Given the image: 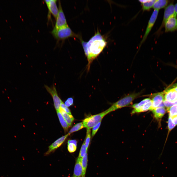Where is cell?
Masks as SVG:
<instances>
[{
  "instance_id": "cell-9",
  "label": "cell",
  "mask_w": 177,
  "mask_h": 177,
  "mask_svg": "<svg viewBox=\"0 0 177 177\" xmlns=\"http://www.w3.org/2000/svg\"><path fill=\"white\" fill-rule=\"evenodd\" d=\"M164 92L151 94L149 95L150 98L152 102V110L159 107L164 100ZM151 110V111H152Z\"/></svg>"
},
{
  "instance_id": "cell-33",
  "label": "cell",
  "mask_w": 177,
  "mask_h": 177,
  "mask_svg": "<svg viewBox=\"0 0 177 177\" xmlns=\"http://www.w3.org/2000/svg\"><path fill=\"white\" fill-rule=\"evenodd\" d=\"M173 122L176 125H177V116L172 118Z\"/></svg>"
},
{
  "instance_id": "cell-31",
  "label": "cell",
  "mask_w": 177,
  "mask_h": 177,
  "mask_svg": "<svg viewBox=\"0 0 177 177\" xmlns=\"http://www.w3.org/2000/svg\"><path fill=\"white\" fill-rule=\"evenodd\" d=\"M60 108L65 112L70 115H72L68 107L66 106L62 102L60 105Z\"/></svg>"
},
{
  "instance_id": "cell-10",
  "label": "cell",
  "mask_w": 177,
  "mask_h": 177,
  "mask_svg": "<svg viewBox=\"0 0 177 177\" xmlns=\"http://www.w3.org/2000/svg\"><path fill=\"white\" fill-rule=\"evenodd\" d=\"M69 135L67 133L57 139L48 147V150L44 154V156H48L54 152L63 143Z\"/></svg>"
},
{
  "instance_id": "cell-23",
  "label": "cell",
  "mask_w": 177,
  "mask_h": 177,
  "mask_svg": "<svg viewBox=\"0 0 177 177\" xmlns=\"http://www.w3.org/2000/svg\"><path fill=\"white\" fill-rule=\"evenodd\" d=\"M151 100L149 98L145 99L138 103L134 104L131 106L133 109H138L142 106L144 104Z\"/></svg>"
},
{
  "instance_id": "cell-2",
  "label": "cell",
  "mask_w": 177,
  "mask_h": 177,
  "mask_svg": "<svg viewBox=\"0 0 177 177\" xmlns=\"http://www.w3.org/2000/svg\"><path fill=\"white\" fill-rule=\"evenodd\" d=\"M51 33L58 41H63L70 37H75L79 39L81 37L74 32L68 25L58 29L53 28Z\"/></svg>"
},
{
  "instance_id": "cell-29",
  "label": "cell",
  "mask_w": 177,
  "mask_h": 177,
  "mask_svg": "<svg viewBox=\"0 0 177 177\" xmlns=\"http://www.w3.org/2000/svg\"><path fill=\"white\" fill-rule=\"evenodd\" d=\"M176 125L173 122L172 118L169 116L168 121V128L169 132H170Z\"/></svg>"
},
{
  "instance_id": "cell-26",
  "label": "cell",
  "mask_w": 177,
  "mask_h": 177,
  "mask_svg": "<svg viewBox=\"0 0 177 177\" xmlns=\"http://www.w3.org/2000/svg\"><path fill=\"white\" fill-rule=\"evenodd\" d=\"M90 129H87L86 136L84 142L86 146V149L87 151H88V148L90 143Z\"/></svg>"
},
{
  "instance_id": "cell-16",
  "label": "cell",
  "mask_w": 177,
  "mask_h": 177,
  "mask_svg": "<svg viewBox=\"0 0 177 177\" xmlns=\"http://www.w3.org/2000/svg\"><path fill=\"white\" fill-rule=\"evenodd\" d=\"M172 1L168 0H156L153 7L154 10H159L166 7Z\"/></svg>"
},
{
  "instance_id": "cell-8",
  "label": "cell",
  "mask_w": 177,
  "mask_h": 177,
  "mask_svg": "<svg viewBox=\"0 0 177 177\" xmlns=\"http://www.w3.org/2000/svg\"><path fill=\"white\" fill-rule=\"evenodd\" d=\"M58 4L59 12L53 28L55 29H58L68 25L60 0L59 1Z\"/></svg>"
},
{
  "instance_id": "cell-35",
  "label": "cell",
  "mask_w": 177,
  "mask_h": 177,
  "mask_svg": "<svg viewBox=\"0 0 177 177\" xmlns=\"http://www.w3.org/2000/svg\"><path fill=\"white\" fill-rule=\"evenodd\" d=\"M174 8L175 13L177 15V3L174 5Z\"/></svg>"
},
{
  "instance_id": "cell-11",
  "label": "cell",
  "mask_w": 177,
  "mask_h": 177,
  "mask_svg": "<svg viewBox=\"0 0 177 177\" xmlns=\"http://www.w3.org/2000/svg\"><path fill=\"white\" fill-rule=\"evenodd\" d=\"M165 32L177 31V15L173 16L166 21L164 24Z\"/></svg>"
},
{
  "instance_id": "cell-22",
  "label": "cell",
  "mask_w": 177,
  "mask_h": 177,
  "mask_svg": "<svg viewBox=\"0 0 177 177\" xmlns=\"http://www.w3.org/2000/svg\"><path fill=\"white\" fill-rule=\"evenodd\" d=\"M88 162L87 151L82 158V165L83 169L82 177H85Z\"/></svg>"
},
{
  "instance_id": "cell-37",
  "label": "cell",
  "mask_w": 177,
  "mask_h": 177,
  "mask_svg": "<svg viewBox=\"0 0 177 177\" xmlns=\"http://www.w3.org/2000/svg\"></svg>"
},
{
  "instance_id": "cell-36",
  "label": "cell",
  "mask_w": 177,
  "mask_h": 177,
  "mask_svg": "<svg viewBox=\"0 0 177 177\" xmlns=\"http://www.w3.org/2000/svg\"><path fill=\"white\" fill-rule=\"evenodd\" d=\"M173 89L175 90L177 92V87Z\"/></svg>"
},
{
  "instance_id": "cell-24",
  "label": "cell",
  "mask_w": 177,
  "mask_h": 177,
  "mask_svg": "<svg viewBox=\"0 0 177 177\" xmlns=\"http://www.w3.org/2000/svg\"><path fill=\"white\" fill-rule=\"evenodd\" d=\"M84 127L83 122L78 123L74 125L68 133L69 135L72 133L79 130Z\"/></svg>"
},
{
  "instance_id": "cell-27",
  "label": "cell",
  "mask_w": 177,
  "mask_h": 177,
  "mask_svg": "<svg viewBox=\"0 0 177 177\" xmlns=\"http://www.w3.org/2000/svg\"><path fill=\"white\" fill-rule=\"evenodd\" d=\"M87 151H88L86 150L84 141L81 147L78 157L80 158H82L86 152Z\"/></svg>"
},
{
  "instance_id": "cell-6",
  "label": "cell",
  "mask_w": 177,
  "mask_h": 177,
  "mask_svg": "<svg viewBox=\"0 0 177 177\" xmlns=\"http://www.w3.org/2000/svg\"><path fill=\"white\" fill-rule=\"evenodd\" d=\"M159 10H154L148 22L146 30L141 41L139 45V48L145 41L148 36L153 27L157 19Z\"/></svg>"
},
{
  "instance_id": "cell-25",
  "label": "cell",
  "mask_w": 177,
  "mask_h": 177,
  "mask_svg": "<svg viewBox=\"0 0 177 177\" xmlns=\"http://www.w3.org/2000/svg\"><path fill=\"white\" fill-rule=\"evenodd\" d=\"M169 113V116L172 118L177 116V104L173 105L167 109Z\"/></svg>"
},
{
  "instance_id": "cell-1",
  "label": "cell",
  "mask_w": 177,
  "mask_h": 177,
  "mask_svg": "<svg viewBox=\"0 0 177 177\" xmlns=\"http://www.w3.org/2000/svg\"><path fill=\"white\" fill-rule=\"evenodd\" d=\"M79 40L88 60L89 69L91 63L102 51L107 42L98 30L88 42L84 41L81 37Z\"/></svg>"
},
{
  "instance_id": "cell-19",
  "label": "cell",
  "mask_w": 177,
  "mask_h": 177,
  "mask_svg": "<svg viewBox=\"0 0 177 177\" xmlns=\"http://www.w3.org/2000/svg\"><path fill=\"white\" fill-rule=\"evenodd\" d=\"M59 111L68 125L69 126H71L74 119L73 116L72 115L68 114L65 112L60 108Z\"/></svg>"
},
{
  "instance_id": "cell-5",
  "label": "cell",
  "mask_w": 177,
  "mask_h": 177,
  "mask_svg": "<svg viewBox=\"0 0 177 177\" xmlns=\"http://www.w3.org/2000/svg\"><path fill=\"white\" fill-rule=\"evenodd\" d=\"M44 87L52 98L54 106L56 112L59 111L62 101L58 96L55 86L53 84L50 87L46 85H44Z\"/></svg>"
},
{
  "instance_id": "cell-32",
  "label": "cell",
  "mask_w": 177,
  "mask_h": 177,
  "mask_svg": "<svg viewBox=\"0 0 177 177\" xmlns=\"http://www.w3.org/2000/svg\"><path fill=\"white\" fill-rule=\"evenodd\" d=\"M66 100L68 101L71 105L73 104V98L71 97L69 98H68Z\"/></svg>"
},
{
  "instance_id": "cell-28",
  "label": "cell",
  "mask_w": 177,
  "mask_h": 177,
  "mask_svg": "<svg viewBox=\"0 0 177 177\" xmlns=\"http://www.w3.org/2000/svg\"><path fill=\"white\" fill-rule=\"evenodd\" d=\"M163 102L164 105L165 106L167 109L174 105L177 104V100L173 102H170L164 100Z\"/></svg>"
},
{
  "instance_id": "cell-21",
  "label": "cell",
  "mask_w": 177,
  "mask_h": 177,
  "mask_svg": "<svg viewBox=\"0 0 177 177\" xmlns=\"http://www.w3.org/2000/svg\"><path fill=\"white\" fill-rule=\"evenodd\" d=\"M58 116L61 126L65 131L68 130L69 125L63 117L61 114L59 110L57 111Z\"/></svg>"
},
{
  "instance_id": "cell-7",
  "label": "cell",
  "mask_w": 177,
  "mask_h": 177,
  "mask_svg": "<svg viewBox=\"0 0 177 177\" xmlns=\"http://www.w3.org/2000/svg\"><path fill=\"white\" fill-rule=\"evenodd\" d=\"M173 4V0L165 8L163 19L161 26L157 32V33H159L162 29L164 27L165 22L168 19L173 16L177 15L175 12Z\"/></svg>"
},
{
  "instance_id": "cell-3",
  "label": "cell",
  "mask_w": 177,
  "mask_h": 177,
  "mask_svg": "<svg viewBox=\"0 0 177 177\" xmlns=\"http://www.w3.org/2000/svg\"><path fill=\"white\" fill-rule=\"evenodd\" d=\"M142 92H134L127 95L114 103L109 109L111 112L127 106L131 104L135 99L139 96Z\"/></svg>"
},
{
  "instance_id": "cell-20",
  "label": "cell",
  "mask_w": 177,
  "mask_h": 177,
  "mask_svg": "<svg viewBox=\"0 0 177 177\" xmlns=\"http://www.w3.org/2000/svg\"><path fill=\"white\" fill-rule=\"evenodd\" d=\"M77 141L75 140H69L68 141L67 149L70 153L75 152L77 148Z\"/></svg>"
},
{
  "instance_id": "cell-14",
  "label": "cell",
  "mask_w": 177,
  "mask_h": 177,
  "mask_svg": "<svg viewBox=\"0 0 177 177\" xmlns=\"http://www.w3.org/2000/svg\"><path fill=\"white\" fill-rule=\"evenodd\" d=\"M164 92V100L170 102L177 100V92L173 89H166Z\"/></svg>"
},
{
  "instance_id": "cell-13",
  "label": "cell",
  "mask_w": 177,
  "mask_h": 177,
  "mask_svg": "<svg viewBox=\"0 0 177 177\" xmlns=\"http://www.w3.org/2000/svg\"><path fill=\"white\" fill-rule=\"evenodd\" d=\"M82 158L78 157L74 166L73 177H82L83 169L82 165Z\"/></svg>"
},
{
  "instance_id": "cell-30",
  "label": "cell",
  "mask_w": 177,
  "mask_h": 177,
  "mask_svg": "<svg viewBox=\"0 0 177 177\" xmlns=\"http://www.w3.org/2000/svg\"><path fill=\"white\" fill-rule=\"evenodd\" d=\"M101 121L94 126L92 128V137H93L99 128L101 124Z\"/></svg>"
},
{
  "instance_id": "cell-34",
  "label": "cell",
  "mask_w": 177,
  "mask_h": 177,
  "mask_svg": "<svg viewBox=\"0 0 177 177\" xmlns=\"http://www.w3.org/2000/svg\"><path fill=\"white\" fill-rule=\"evenodd\" d=\"M176 87H177V83L173 84L172 86L170 87V88H168L167 89L168 90L172 89Z\"/></svg>"
},
{
  "instance_id": "cell-17",
  "label": "cell",
  "mask_w": 177,
  "mask_h": 177,
  "mask_svg": "<svg viewBox=\"0 0 177 177\" xmlns=\"http://www.w3.org/2000/svg\"><path fill=\"white\" fill-rule=\"evenodd\" d=\"M152 104V102L151 100L138 109H133L131 112V114H133L135 113L145 112L149 110L151 111Z\"/></svg>"
},
{
  "instance_id": "cell-18",
  "label": "cell",
  "mask_w": 177,
  "mask_h": 177,
  "mask_svg": "<svg viewBox=\"0 0 177 177\" xmlns=\"http://www.w3.org/2000/svg\"><path fill=\"white\" fill-rule=\"evenodd\" d=\"M156 0H139L142 4V9L143 11H148L153 7Z\"/></svg>"
},
{
  "instance_id": "cell-15",
  "label": "cell",
  "mask_w": 177,
  "mask_h": 177,
  "mask_svg": "<svg viewBox=\"0 0 177 177\" xmlns=\"http://www.w3.org/2000/svg\"><path fill=\"white\" fill-rule=\"evenodd\" d=\"M152 111L155 118L160 120L165 114L166 109L164 107H158L153 109Z\"/></svg>"
},
{
  "instance_id": "cell-12",
  "label": "cell",
  "mask_w": 177,
  "mask_h": 177,
  "mask_svg": "<svg viewBox=\"0 0 177 177\" xmlns=\"http://www.w3.org/2000/svg\"><path fill=\"white\" fill-rule=\"evenodd\" d=\"M46 3L49 13H51L56 20L59 12L56 0H44Z\"/></svg>"
},
{
  "instance_id": "cell-4",
  "label": "cell",
  "mask_w": 177,
  "mask_h": 177,
  "mask_svg": "<svg viewBox=\"0 0 177 177\" xmlns=\"http://www.w3.org/2000/svg\"><path fill=\"white\" fill-rule=\"evenodd\" d=\"M110 112L108 109L105 111L85 118L83 123L84 127L87 129H90L101 121L103 118L106 115Z\"/></svg>"
}]
</instances>
